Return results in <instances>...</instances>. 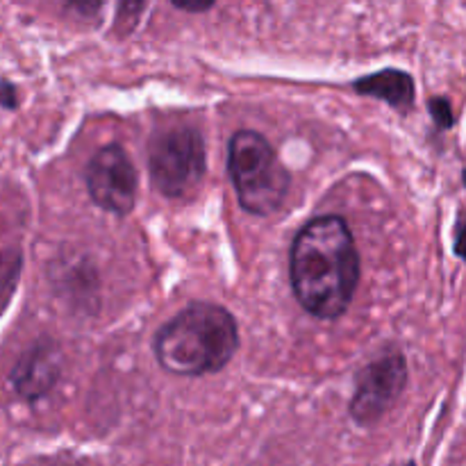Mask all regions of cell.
Segmentation results:
<instances>
[{
    "label": "cell",
    "instance_id": "cell-13",
    "mask_svg": "<svg viewBox=\"0 0 466 466\" xmlns=\"http://www.w3.org/2000/svg\"><path fill=\"white\" fill-rule=\"evenodd\" d=\"M453 253L466 262V209H462V212L458 214V221H455Z\"/></svg>",
    "mask_w": 466,
    "mask_h": 466
},
{
    "label": "cell",
    "instance_id": "cell-4",
    "mask_svg": "<svg viewBox=\"0 0 466 466\" xmlns=\"http://www.w3.org/2000/svg\"><path fill=\"white\" fill-rule=\"evenodd\" d=\"M146 155L150 185L164 198L189 196L208 173L205 139L191 126H173L155 132L146 146Z\"/></svg>",
    "mask_w": 466,
    "mask_h": 466
},
{
    "label": "cell",
    "instance_id": "cell-16",
    "mask_svg": "<svg viewBox=\"0 0 466 466\" xmlns=\"http://www.w3.org/2000/svg\"><path fill=\"white\" fill-rule=\"evenodd\" d=\"M462 182H464V187H466V168L462 171Z\"/></svg>",
    "mask_w": 466,
    "mask_h": 466
},
{
    "label": "cell",
    "instance_id": "cell-3",
    "mask_svg": "<svg viewBox=\"0 0 466 466\" xmlns=\"http://www.w3.org/2000/svg\"><path fill=\"white\" fill-rule=\"evenodd\" d=\"M228 173L241 209L253 217H271L282 208L291 176L264 135L239 130L228 146Z\"/></svg>",
    "mask_w": 466,
    "mask_h": 466
},
{
    "label": "cell",
    "instance_id": "cell-10",
    "mask_svg": "<svg viewBox=\"0 0 466 466\" xmlns=\"http://www.w3.org/2000/svg\"><path fill=\"white\" fill-rule=\"evenodd\" d=\"M428 112H431V118L437 130H451L455 126L453 105H451L446 96H435V98L428 100Z\"/></svg>",
    "mask_w": 466,
    "mask_h": 466
},
{
    "label": "cell",
    "instance_id": "cell-5",
    "mask_svg": "<svg viewBox=\"0 0 466 466\" xmlns=\"http://www.w3.org/2000/svg\"><path fill=\"white\" fill-rule=\"evenodd\" d=\"M408 360L400 350H385L360 371L349 412L358 426H376L408 387Z\"/></svg>",
    "mask_w": 466,
    "mask_h": 466
},
{
    "label": "cell",
    "instance_id": "cell-14",
    "mask_svg": "<svg viewBox=\"0 0 466 466\" xmlns=\"http://www.w3.org/2000/svg\"><path fill=\"white\" fill-rule=\"evenodd\" d=\"M177 9L182 12H189V14H200V12H208L217 5V0H171Z\"/></svg>",
    "mask_w": 466,
    "mask_h": 466
},
{
    "label": "cell",
    "instance_id": "cell-7",
    "mask_svg": "<svg viewBox=\"0 0 466 466\" xmlns=\"http://www.w3.org/2000/svg\"><path fill=\"white\" fill-rule=\"evenodd\" d=\"M62 364L64 360L59 346L44 337V339L35 341L25 353L18 355L12 373H9V382L18 399L35 405L57 387L59 378H62Z\"/></svg>",
    "mask_w": 466,
    "mask_h": 466
},
{
    "label": "cell",
    "instance_id": "cell-11",
    "mask_svg": "<svg viewBox=\"0 0 466 466\" xmlns=\"http://www.w3.org/2000/svg\"><path fill=\"white\" fill-rule=\"evenodd\" d=\"M21 250H7L5 253V271H3V285H5V305L12 299V291L16 287V278L21 276Z\"/></svg>",
    "mask_w": 466,
    "mask_h": 466
},
{
    "label": "cell",
    "instance_id": "cell-9",
    "mask_svg": "<svg viewBox=\"0 0 466 466\" xmlns=\"http://www.w3.org/2000/svg\"><path fill=\"white\" fill-rule=\"evenodd\" d=\"M148 0H116V21H114V30L121 36H130L135 27L139 25L144 9Z\"/></svg>",
    "mask_w": 466,
    "mask_h": 466
},
{
    "label": "cell",
    "instance_id": "cell-2",
    "mask_svg": "<svg viewBox=\"0 0 466 466\" xmlns=\"http://www.w3.org/2000/svg\"><path fill=\"white\" fill-rule=\"evenodd\" d=\"M155 358L173 376L218 373L239 350V326L223 305L191 300L155 335Z\"/></svg>",
    "mask_w": 466,
    "mask_h": 466
},
{
    "label": "cell",
    "instance_id": "cell-8",
    "mask_svg": "<svg viewBox=\"0 0 466 466\" xmlns=\"http://www.w3.org/2000/svg\"><path fill=\"white\" fill-rule=\"evenodd\" d=\"M353 89L360 96L382 100V103H387L400 114H408L414 107V100H417L414 77L408 71H400V68H382V71L371 73V76L358 77L353 82Z\"/></svg>",
    "mask_w": 466,
    "mask_h": 466
},
{
    "label": "cell",
    "instance_id": "cell-1",
    "mask_svg": "<svg viewBox=\"0 0 466 466\" xmlns=\"http://www.w3.org/2000/svg\"><path fill=\"white\" fill-rule=\"evenodd\" d=\"M360 276L362 259L344 217H314L296 232L289 248V282L305 312L321 321L344 317Z\"/></svg>",
    "mask_w": 466,
    "mask_h": 466
},
{
    "label": "cell",
    "instance_id": "cell-15",
    "mask_svg": "<svg viewBox=\"0 0 466 466\" xmlns=\"http://www.w3.org/2000/svg\"><path fill=\"white\" fill-rule=\"evenodd\" d=\"M0 103H3V109H7V112L18 107V89L7 77L3 80V98H0Z\"/></svg>",
    "mask_w": 466,
    "mask_h": 466
},
{
    "label": "cell",
    "instance_id": "cell-12",
    "mask_svg": "<svg viewBox=\"0 0 466 466\" xmlns=\"http://www.w3.org/2000/svg\"><path fill=\"white\" fill-rule=\"evenodd\" d=\"M64 3L86 21H96L100 16V9H103V0H64Z\"/></svg>",
    "mask_w": 466,
    "mask_h": 466
},
{
    "label": "cell",
    "instance_id": "cell-6",
    "mask_svg": "<svg viewBox=\"0 0 466 466\" xmlns=\"http://www.w3.org/2000/svg\"><path fill=\"white\" fill-rule=\"evenodd\" d=\"M86 191L96 208L114 217H127L137 205L139 173L121 144H107L94 153L85 171Z\"/></svg>",
    "mask_w": 466,
    "mask_h": 466
}]
</instances>
